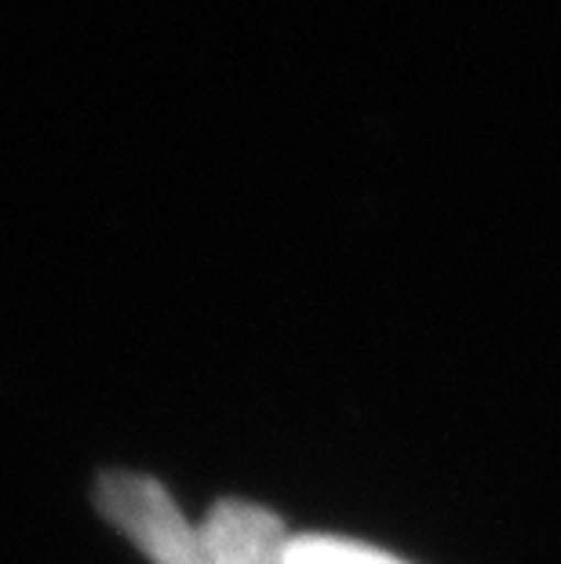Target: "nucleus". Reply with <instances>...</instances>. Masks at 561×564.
<instances>
[{
  "instance_id": "obj_3",
  "label": "nucleus",
  "mask_w": 561,
  "mask_h": 564,
  "mask_svg": "<svg viewBox=\"0 0 561 564\" xmlns=\"http://www.w3.org/2000/svg\"><path fill=\"white\" fill-rule=\"evenodd\" d=\"M281 564H404L401 557L384 554L376 546L350 543L332 535H295L284 550Z\"/></svg>"
},
{
  "instance_id": "obj_2",
  "label": "nucleus",
  "mask_w": 561,
  "mask_h": 564,
  "mask_svg": "<svg viewBox=\"0 0 561 564\" xmlns=\"http://www.w3.org/2000/svg\"><path fill=\"white\" fill-rule=\"evenodd\" d=\"M197 532L205 564H281L292 543L278 513L241 499L216 502Z\"/></svg>"
},
{
  "instance_id": "obj_1",
  "label": "nucleus",
  "mask_w": 561,
  "mask_h": 564,
  "mask_svg": "<svg viewBox=\"0 0 561 564\" xmlns=\"http://www.w3.org/2000/svg\"><path fill=\"white\" fill-rule=\"evenodd\" d=\"M95 507L136 543L153 564H205L201 532L190 528L172 496L147 474H103Z\"/></svg>"
}]
</instances>
